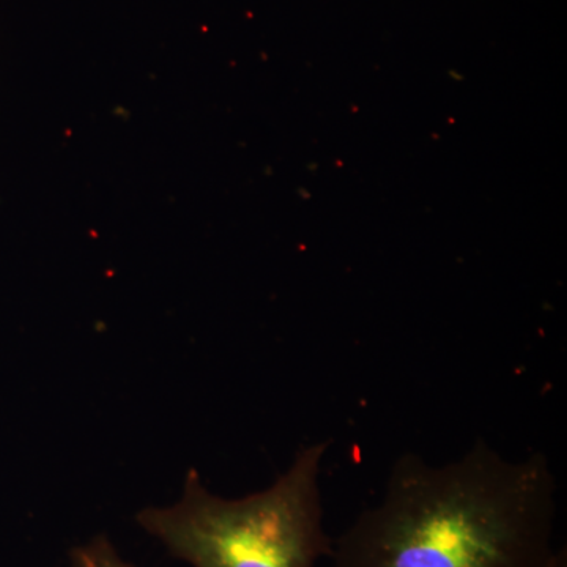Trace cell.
<instances>
[{"mask_svg": "<svg viewBox=\"0 0 567 567\" xmlns=\"http://www.w3.org/2000/svg\"><path fill=\"white\" fill-rule=\"evenodd\" d=\"M69 559L70 567H136L118 554L110 536L104 533L71 548Z\"/></svg>", "mask_w": 567, "mask_h": 567, "instance_id": "obj_3", "label": "cell"}, {"mask_svg": "<svg viewBox=\"0 0 567 567\" xmlns=\"http://www.w3.org/2000/svg\"><path fill=\"white\" fill-rule=\"evenodd\" d=\"M555 494L544 454L511 462L483 440L442 466L405 454L333 540L331 567H555Z\"/></svg>", "mask_w": 567, "mask_h": 567, "instance_id": "obj_1", "label": "cell"}, {"mask_svg": "<svg viewBox=\"0 0 567 567\" xmlns=\"http://www.w3.org/2000/svg\"><path fill=\"white\" fill-rule=\"evenodd\" d=\"M328 446L319 442L298 451L274 486L245 498L212 494L189 468L181 499L144 507L136 524L193 567H316L333 550L319 484Z\"/></svg>", "mask_w": 567, "mask_h": 567, "instance_id": "obj_2", "label": "cell"}]
</instances>
